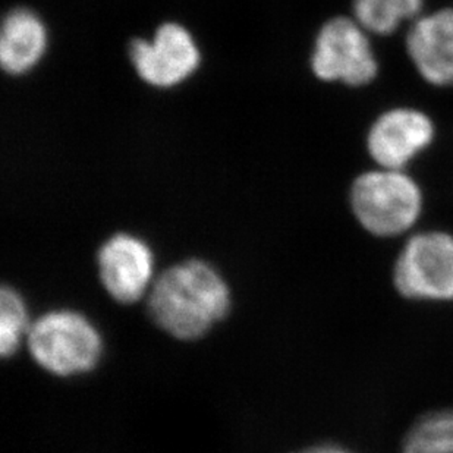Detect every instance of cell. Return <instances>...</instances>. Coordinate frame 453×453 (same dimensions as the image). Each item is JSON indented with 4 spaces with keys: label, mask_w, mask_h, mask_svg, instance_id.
<instances>
[{
    "label": "cell",
    "mask_w": 453,
    "mask_h": 453,
    "mask_svg": "<svg viewBox=\"0 0 453 453\" xmlns=\"http://www.w3.org/2000/svg\"><path fill=\"white\" fill-rule=\"evenodd\" d=\"M403 453H453V411L423 419L410 433Z\"/></svg>",
    "instance_id": "cell-12"
},
{
    "label": "cell",
    "mask_w": 453,
    "mask_h": 453,
    "mask_svg": "<svg viewBox=\"0 0 453 453\" xmlns=\"http://www.w3.org/2000/svg\"><path fill=\"white\" fill-rule=\"evenodd\" d=\"M312 71L325 81L363 86L376 77L370 42L354 21L334 18L321 28L311 59Z\"/></svg>",
    "instance_id": "cell-5"
},
{
    "label": "cell",
    "mask_w": 453,
    "mask_h": 453,
    "mask_svg": "<svg viewBox=\"0 0 453 453\" xmlns=\"http://www.w3.org/2000/svg\"><path fill=\"white\" fill-rule=\"evenodd\" d=\"M406 46L427 81L436 86L453 84V9H441L415 22Z\"/></svg>",
    "instance_id": "cell-9"
},
{
    "label": "cell",
    "mask_w": 453,
    "mask_h": 453,
    "mask_svg": "<svg viewBox=\"0 0 453 453\" xmlns=\"http://www.w3.org/2000/svg\"><path fill=\"white\" fill-rule=\"evenodd\" d=\"M30 327L21 296L11 288H4L0 296V351L4 357L17 352L22 338L28 336Z\"/></svg>",
    "instance_id": "cell-13"
},
{
    "label": "cell",
    "mask_w": 453,
    "mask_h": 453,
    "mask_svg": "<svg viewBox=\"0 0 453 453\" xmlns=\"http://www.w3.org/2000/svg\"><path fill=\"white\" fill-rule=\"evenodd\" d=\"M46 46V28L35 13L27 9L9 13L0 37V62L6 73H27L42 59Z\"/></svg>",
    "instance_id": "cell-10"
},
{
    "label": "cell",
    "mask_w": 453,
    "mask_h": 453,
    "mask_svg": "<svg viewBox=\"0 0 453 453\" xmlns=\"http://www.w3.org/2000/svg\"><path fill=\"white\" fill-rule=\"evenodd\" d=\"M351 203L355 216L368 232L395 236L417 222L423 197L410 176L386 169L359 176L352 187Z\"/></svg>",
    "instance_id": "cell-3"
},
{
    "label": "cell",
    "mask_w": 453,
    "mask_h": 453,
    "mask_svg": "<svg viewBox=\"0 0 453 453\" xmlns=\"http://www.w3.org/2000/svg\"><path fill=\"white\" fill-rule=\"evenodd\" d=\"M153 252L133 235H115L99 252L100 279L106 291L124 303L140 300L153 278Z\"/></svg>",
    "instance_id": "cell-7"
},
{
    "label": "cell",
    "mask_w": 453,
    "mask_h": 453,
    "mask_svg": "<svg viewBox=\"0 0 453 453\" xmlns=\"http://www.w3.org/2000/svg\"><path fill=\"white\" fill-rule=\"evenodd\" d=\"M395 283L412 300H452L453 236L427 232L411 238L395 267Z\"/></svg>",
    "instance_id": "cell-4"
},
{
    "label": "cell",
    "mask_w": 453,
    "mask_h": 453,
    "mask_svg": "<svg viewBox=\"0 0 453 453\" xmlns=\"http://www.w3.org/2000/svg\"><path fill=\"white\" fill-rule=\"evenodd\" d=\"M28 348L37 363L58 376H73L95 367L102 354V339L86 317L73 311H53L31 326Z\"/></svg>",
    "instance_id": "cell-2"
},
{
    "label": "cell",
    "mask_w": 453,
    "mask_h": 453,
    "mask_svg": "<svg viewBox=\"0 0 453 453\" xmlns=\"http://www.w3.org/2000/svg\"><path fill=\"white\" fill-rule=\"evenodd\" d=\"M231 296L220 274L203 261L173 265L151 289L149 308L165 332L197 339L226 316Z\"/></svg>",
    "instance_id": "cell-1"
},
{
    "label": "cell",
    "mask_w": 453,
    "mask_h": 453,
    "mask_svg": "<svg viewBox=\"0 0 453 453\" xmlns=\"http://www.w3.org/2000/svg\"><path fill=\"white\" fill-rule=\"evenodd\" d=\"M423 0H355V15L361 26L379 35H390L399 22L414 17Z\"/></svg>",
    "instance_id": "cell-11"
},
{
    "label": "cell",
    "mask_w": 453,
    "mask_h": 453,
    "mask_svg": "<svg viewBox=\"0 0 453 453\" xmlns=\"http://www.w3.org/2000/svg\"><path fill=\"white\" fill-rule=\"evenodd\" d=\"M303 453H349L347 450L336 448V446H319V448H312V449L305 450Z\"/></svg>",
    "instance_id": "cell-14"
},
{
    "label": "cell",
    "mask_w": 453,
    "mask_h": 453,
    "mask_svg": "<svg viewBox=\"0 0 453 453\" xmlns=\"http://www.w3.org/2000/svg\"><path fill=\"white\" fill-rule=\"evenodd\" d=\"M434 127L427 115L414 109H395L381 115L368 134V151L386 169L406 163L432 142Z\"/></svg>",
    "instance_id": "cell-8"
},
{
    "label": "cell",
    "mask_w": 453,
    "mask_h": 453,
    "mask_svg": "<svg viewBox=\"0 0 453 453\" xmlns=\"http://www.w3.org/2000/svg\"><path fill=\"white\" fill-rule=\"evenodd\" d=\"M131 60L144 81L154 87H172L197 69L200 53L188 31L176 24H165L153 42H134Z\"/></svg>",
    "instance_id": "cell-6"
}]
</instances>
